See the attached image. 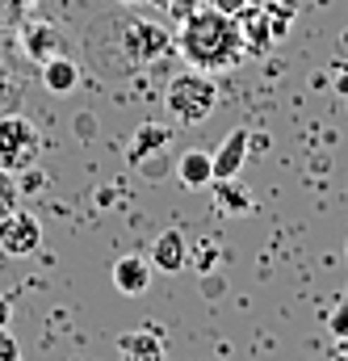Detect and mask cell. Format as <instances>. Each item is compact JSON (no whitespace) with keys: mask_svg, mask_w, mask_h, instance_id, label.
<instances>
[{"mask_svg":"<svg viewBox=\"0 0 348 361\" xmlns=\"http://www.w3.org/2000/svg\"><path fill=\"white\" fill-rule=\"evenodd\" d=\"M176 51L189 68L197 72H227L244 59V42H240V21L218 13V8H193L185 21H180V34H176Z\"/></svg>","mask_w":348,"mask_h":361,"instance_id":"cell-1","label":"cell"},{"mask_svg":"<svg viewBox=\"0 0 348 361\" xmlns=\"http://www.w3.org/2000/svg\"><path fill=\"white\" fill-rule=\"evenodd\" d=\"M164 105H168V114H173L176 122L197 126V122H206V118L214 114V105H218V85H214L210 72L189 68V72H180V76L168 80Z\"/></svg>","mask_w":348,"mask_h":361,"instance_id":"cell-2","label":"cell"},{"mask_svg":"<svg viewBox=\"0 0 348 361\" xmlns=\"http://www.w3.org/2000/svg\"><path fill=\"white\" fill-rule=\"evenodd\" d=\"M42 139L34 130V122L25 114H0V169L4 173H21L30 164H38Z\"/></svg>","mask_w":348,"mask_h":361,"instance_id":"cell-3","label":"cell"},{"mask_svg":"<svg viewBox=\"0 0 348 361\" xmlns=\"http://www.w3.org/2000/svg\"><path fill=\"white\" fill-rule=\"evenodd\" d=\"M173 42H176L173 34L160 21H147V17H130L126 30H122V55L130 63H156V59H164V51Z\"/></svg>","mask_w":348,"mask_h":361,"instance_id":"cell-4","label":"cell"},{"mask_svg":"<svg viewBox=\"0 0 348 361\" xmlns=\"http://www.w3.org/2000/svg\"><path fill=\"white\" fill-rule=\"evenodd\" d=\"M0 248L8 257H34L42 248V223L30 210H8L0 219Z\"/></svg>","mask_w":348,"mask_h":361,"instance_id":"cell-5","label":"cell"},{"mask_svg":"<svg viewBox=\"0 0 348 361\" xmlns=\"http://www.w3.org/2000/svg\"><path fill=\"white\" fill-rule=\"evenodd\" d=\"M240 21V42H244V55L261 59L273 51L277 34H273V17H268V4H248L244 13H235Z\"/></svg>","mask_w":348,"mask_h":361,"instance_id":"cell-6","label":"cell"},{"mask_svg":"<svg viewBox=\"0 0 348 361\" xmlns=\"http://www.w3.org/2000/svg\"><path fill=\"white\" fill-rule=\"evenodd\" d=\"M248 147H252L248 126H235V130H231L214 152H210V160H214V180L240 177V169H244V160H248Z\"/></svg>","mask_w":348,"mask_h":361,"instance_id":"cell-7","label":"cell"},{"mask_svg":"<svg viewBox=\"0 0 348 361\" xmlns=\"http://www.w3.org/2000/svg\"><path fill=\"white\" fill-rule=\"evenodd\" d=\"M168 143H173V126H160V122L139 126V135H135V143H130V164H135L139 173L156 177V160H151V156H160Z\"/></svg>","mask_w":348,"mask_h":361,"instance_id":"cell-8","label":"cell"},{"mask_svg":"<svg viewBox=\"0 0 348 361\" xmlns=\"http://www.w3.org/2000/svg\"><path fill=\"white\" fill-rule=\"evenodd\" d=\"M118 353H122V361H168L164 357V332L156 324L122 332L118 336Z\"/></svg>","mask_w":348,"mask_h":361,"instance_id":"cell-9","label":"cell"},{"mask_svg":"<svg viewBox=\"0 0 348 361\" xmlns=\"http://www.w3.org/2000/svg\"><path fill=\"white\" fill-rule=\"evenodd\" d=\"M185 265H189V240H185V231H180V227L160 231V235H156V244H151V269L180 273Z\"/></svg>","mask_w":348,"mask_h":361,"instance_id":"cell-10","label":"cell"},{"mask_svg":"<svg viewBox=\"0 0 348 361\" xmlns=\"http://www.w3.org/2000/svg\"><path fill=\"white\" fill-rule=\"evenodd\" d=\"M113 290L126 298H143L151 290V261L147 257H118L113 265Z\"/></svg>","mask_w":348,"mask_h":361,"instance_id":"cell-11","label":"cell"},{"mask_svg":"<svg viewBox=\"0 0 348 361\" xmlns=\"http://www.w3.org/2000/svg\"><path fill=\"white\" fill-rule=\"evenodd\" d=\"M176 180H180L185 189H206V185H214V160H210V152H197V147L180 152V156H176Z\"/></svg>","mask_w":348,"mask_h":361,"instance_id":"cell-12","label":"cell"},{"mask_svg":"<svg viewBox=\"0 0 348 361\" xmlns=\"http://www.w3.org/2000/svg\"><path fill=\"white\" fill-rule=\"evenodd\" d=\"M42 85H46V92H55V97H68V92L80 89V68L68 55H51L42 63Z\"/></svg>","mask_w":348,"mask_h":361,"instance_id":"cell-13","label":"cell"},{"mask_svg":"<svg viewBox=\"0 0 348 361\" xmlns=\"http://www.w3.org/2000/svg\"><path fill=\"white\" fill-rule=\"evenodd\" d=\"M21 42H25V55L38 59V63H46L51 55H59V30L46 25V21H25Z\"/></svg>","mask_w":348,"mask_h":361,"instance_id":"cell-14","label":"cell"},{"mask_svg":"<svg viewBox=\"0 0 348 361\" xmlns=\"http://www.w3.org/2000/svg\"><path fill=\"white\" fill-rule=\"evenodd\" d=\"M218 189H214V202H218V210H231V214H244V210H252V193L240 185V180H214Z\"/></svg>","mask_w":348,"mask_h":361,"instance_id":"cell-15","label":"cell"},{"mask_svg":"<svg viewBox=\"0 0 348 361\" xmlns=\"http://www.w3.org/2000/svg\"><path fill=\"white\" fill-rule=\"evenodd\" d=\"M218 257H223V248H218V240H201L197 248H189V265L197 273H210L218 265Z\"/></svg>","mask_w":348,"mask_h":361,"instance_id":"cell-16","label":"cell"},{"mask_svg":"<svg viewBox=\"0 0 348 361\" xmlns=\"http://www.w3.org/2000/svg\"><path fill=\"white\" fill-rule=\"evenodd\" d=\"M17 197H21V189H17V177L0 169V219H4L8 210H17Z\"/></svg>","mask_w":348,"mask_h":361,"instance_id":"cell-17","label":"cell"},{"mask_svg":"<svg viewBox=\"0 0 348 361\" xmlns=\"http://www.w3.org/2000/svg\"><path fill=\"white\" fill-rule=\"evenodd\" d=\"M42 185H46V173H42L38 164H30V169L17 173V189H21V193H42Z\"/></svg>","mask_w":348,"mask_h":361,"instance_id":"cell-18","label":"cell"},{"mask_svg":"<svg viewBox=\"0 0 348 361\" xmlns=\"http://www.w3.org/2000/svg\"><path fill=\"white\" fill-rule=\"evenodd\" d=\"M328 332H332V341L348 336V298L340 302V307H332V311H328Z\"/></svg>","mask_w":348,"mask_h":361,"instance_id":"cell-19","label":"cell"},{"mask_svg":"<svg viewBox=\"0 0 348 361\" xmlns=\"http://www.w3.org/2000/svg\"><path fill=\"white\" fill-rule=\"evenodd\" d=\"M0 361H21V345L8 328H0Z\"/></svg>","mask_w":348,"mask_h":361,"instance_id":"cell-20","label":"cell"},{"mask_svg":"<svg viewBox=\"0 0 348 361\" xmlns=\"http://www.w3.org/2000/svg\"><path fill=\"white\" fill-rule=\"evenodd\" d=\"M252 0H210V8H218V13H227V17H235V13H244Z\"/></svg>","mask_w":348,"mask_h":361,"instance_id":"cell-21","label":"cell"},{"mask_svg":"<svg viewBox=\"0 0 348 361\" xmlns=\"http://www.w3.org/2000/svg\"><path fill=\"white\" fill-rule=\"evenodd\" d=\"M13 101H17V89L0 80V114H13Z\"/></svg>","mask_w":348,"mask_h":361,"instance_id":"cell-22","label":"cell"},{"mask_svg":"<svg viewBox=\"0 0 348 361\" xmlns=\"http://www.w3.org/2000/svg\"><path fill=\"white\" fill-rule=\"evenodd\" d=\"M92 130H97L92 114H80V118H76V139H92Z\"/></svg>","mask_w":348,"mask_h":361,"instance_id":"cell-23","label":"cell"},{"mask_svg":"<svg viewBox=\"0 0 348 361\" xmlns=\"http://www.w3.org/2000/svg\"><path fill=\"white\" fill-rule=\"evenodd\" d=\"M13 319V294H0V328H8Z\"/></svg>","mask_w":348,"mask_h":361,"instance_id":"cell-24","label":"cell"},{"mask_svg":"<svg viewBox=\"0 0 348 361\" xmlns=\"http://www.w3.org/2000/svg\"><path fill=\"white\" fill-rule=\"evenodd\" d=\"M332 357H336V361H348V336H340V341L332 345Z\"/></svg>","mask_w":348,"mask_h":361,"instance_id":"cell-25","label":"cell"},{"mask_svg":"<svg viewBox=\"0 0 348 361\" xmlns=\"http://www.w3.org/2000/svg\"><path fill=\"white\" fill-rule=\"evenodd\" d=\"M151 4H156V8H168V4H176V0H151Z\"/></svg>","mask_w":348,"mask_h":361,"instance_id":"cell-26","label":"cell"},{"mask_svg":"<svg viewBox=\"0 0 348 361\" xmlns=\"http://www.w3.org/2000/svg\"><path fill=\"white\" fill-rule=\"evenodd\" d=\"M4 4H30V0H4Z\"/></svg>","mask_w":348,"mask_h":361,"instance_id":"cell-27","label":"cell"},{"mask_svg":"<svg viewBox=\"0 0 348 361\" xmlns=\"http://www.w3.org/2000/svg\"><path fill=\"white\" fill-rule=\"evenodd\" d=\"M118 4H139V0H118Z\"/></svg>","mask_w":348,"mask_h":361,"instance_id":"cell-28","label":"cell"},{"mask_svg":"<svg viewBox=\"0 0 348 361\" xmlns=\"http://www.w3.org/2000/svg\"><path fill=\"white\" fill-rule=\"evenodd\" d=\"M344 261H348V248H344Z\"/></svg>","mask_w":348,"mask_h":361,"instance_id":"cell-29","label":"cell"}]
</instances>
